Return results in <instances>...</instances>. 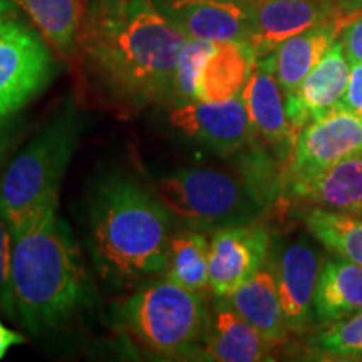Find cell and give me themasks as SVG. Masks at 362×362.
<instances>
[{"instance_id": "cell-24", "label": "cell", "mask_w": 362, "mask_h": 362, "mask_svg": "<svg viewBox=\"0 0 362 362\" xmlns=\"http://www.w3.org/2000/svg\"><path fill=\"white\" fill-rule=\"evenodd\" d=\"M304 221L317 242L362 267V216L312 208L305 214Z\"/></svg>"}, {"instance_id": "cell-16", "label": "cell", "mask_w": 362, "mask_h": 362, "mask_svg": "<svg viewBox=\"0 0 362 362\" xmlns=\"http://www.w3.org/2000/svg\"><path fill=\"white\" fill-rule=\"evenodd\" d=\"M275 344L248 324L226 297H216L208 307L205 339H203V359L220 362H259L272 361Z\"/></svg>"}, {"instance_id": "cell-21", "label": "cell", "mask_w": 362, "mask_h": 362, "mask_svg": "<svg viewBox=\"0 0 362 362\" xmlns=\"http://www.w3.org/2000/svg\"><path fill=\"white\" fill-rule=\"evenodd\" d=\"M312 310L322 324L362 310V267L344 257L325 262L317 280Z\"/></svg>"}, {"instance_id": "cell-7", "label": "cell", "mask_w": 362, "mask_h": 362, "mask_svg": "<svg viewBox=\"0 0 362 362\" xmlns=\"http://www.w3.org/2000/svg\"><path fill=\"white\" fill-rule=\"evenodd\" d=\"M54 76L56 62L40 34L17 19V12L0 19V119L24 110Z\"/></svg>"}, {"instance_id": "cell-14", "label": "cell", "mask_w": 362, "mask_h": 362, "mask_svg": "<svg viewBox=\"0 0 362 362\" xmlns=\"http://www.w3.org/2000/svg\"><path fill=\"white\" fill-rule=\"evenodd\" d=\"M288 332H304L314 315V293L320 274V257L304 238L291 242L272 262Z\"/></svg>"}, {"instance_id": "cell-17", "label": "cell", "mask_w": 362, "mask_h": 362, "mask_svg": "<svg viewBox=\"0 0 362 362\" xmlns=\"http://www.w3.org/2000/svg\"><path fill=\"white\" fill-rule=\"evenodd\" d=\"M284 188L307 205L362 216V151L314 175L287 181Z\"/></svg>"}, {"instance_id": "cell-10", "label": "cell", "mask_w": 362, "mask_h": 362, "mask_svg": "<svg viewBox=\"0 0 362 362\" xmlns=\"http://www.w3.org/2000/svg\"><path fill=\"white\" fill-rule=\"evenodd\" d=\"M240 98L245 104L248 119L259 141L270 149L280 165L287 166L298 133L288 119L285 94L275 76L274 52L257 57Z\"/></svg>"}, {"instance_id": "cell-8", "label": "cell", "mask_w": 362, "mask_h": 362, "mask_svg": "<svg viewBox=\"0 0 362 362\" xmlns=\"http://www.w3.org/2000/svg\"><path fill=\"white\" fill-rule=\"evenodd\" d=\"M166 115L175 131L225 158H233L259 139L240 96L218 103L175 104Z\"/></svg>"}, {"instance_id": "cell-9", "label": "cell", "mask_w": 362, "mask_h": 362, "mask_svg": "<svg viewBox=\"0 0 362 362\" xmlns=\"http://www.w3.org/2000/svg\"><path fill=\"white\" fill-rule=\"evenodd\" d=\"M361 151L362 119L337 104L302 128L291 160L284 168V185L314 175Z\"/></svg>"}, {"instance_id": "cell-27", "label": "cell", "mask_w": 362, "mask_h": 362, "mask_svg": "<svg viewBox=\"0 0 362 362\" xmlns=\"http://www.w3.org/2000/svg\"><path fill=\"white\" fill-rule=\"evenodd\" d=\"M12 232L0 216V314L19 322L12 291Z\"/></svg>"}, {"instance_id": "cell-3", "label": "cell", "mask_w": 362, "mask_h": 362, "mask_svg": "<svg viewBox=\"0 0 362 362\" xmlns=\"http://www.w3.org/2000/svg\"><path fill=\"white\" fill-rule=\"evenodd\" d=\"M12 291L19 322L34 336L56 330L94 300L83 252L57 210L12 232Z\"/></svg>"}, {"instance_id": "cell-25", "label": "cell", "mask_w": 362, "mask_h": 362, "mask_svg": "<svg viewBox=\"0 0 362 362\" xmlns=\"http://www.w3.org/2000/svg\"><path fill=\"white\" fill-rule=\"evenodd\" d=\"M214 45L215 42H210V40L187 37V42L181 47L178 64H176L173 93L175 98L171 106L198 101V81H200V74L206 59L210 57L211 51H214Z\"/></svg>"}, {"instance_id": "cell-22", "label": "cell", "mask_w": 362, "mask_h": 362, "mask_svg": "<svg viewBox=\"0 0 362 362\" xmlns=\"http://www.w3.org/2000/svg\"><path fill=\"white\" fill-rule=\"evenodd\" d=\"M33 19L42 37L61 54L78 49L88 0H13Z\"/></svg>"}, {"instance_id": "cell-5", "label": "cell", "mask_w": 362, "mask_h": 362, "mask_svg": "<svg viewBox=\"0 0 362 362\" xmlns=\"http://www.w3.org/2000/svg\"><path fill=\"white\" fill-rule=\"evenodd\" d=\"M119 322L136 344L163 359L200 357L205 339L206 293L168 277L153 280L121 304Z\"/></svg>"}, {"instance_id": "cell-31", "label": "cell", "mask_w": 362, "mask_h": 362, "mask_svg": "<svg viewBox=\"0 0 362 362\" xmlns=\"http://www.w3.org/2000/svg\"><path fill=\"white\" fill-rule=\"evenodd\" d=\"M25 342V337L22 334L17 332V330L8 329L6 324L0 320V361L7 356V352L12 349V347L21 346V344Z\"/></svg>"}, {"instance_id": "cell-32", "label": "cell", "mask_w": 362, "mask_h": 362, "mask_svg": "<svg viewBox=\"0 0 362 362\" xmlns=\"http://www.w3.org/2000/svg\"><path fill=\"white\" fill-rule=\"evenodd\" d=\"M344 11L349 16L357 17L362 12V0H342Z\"/></svg>"}, {"instance_id": "cell-13", "label": "cell", "mask_w": 362, "mask_h": 362, "mask_svg": "<svg viewBox=\"0 0 362 362\" xmlns=\"http://www.w3.org/2000/svg\"><path fill=\"white\" fill-rule=\"evenodd\" d=\"M354 19L344 11L342 0H255L250 44L260 57L312 27L332 21L351 24Z\"/></svg>"}, {"instance_id": "cell-11", "label": "cell", "mask_w": 362, "mask_h": 362, "mask_svg": "<svg viewBox=\"0 0 362 362\" xmlns=\"http://www.w3.org/2000/svg\"><path fill=\"white\" fill-rule=\"evenodd\" d=\"M181 34L210 42H250L255 0H153Z\"/></svg>"}, {"instance_id": "cell-19", "label": "cell", "mask_w": 362, "mask_h": 362, "mask_svg": "<svg viewBox=\"0 0 362 362\" xmlns=\"http://www.w3.org/2000/svg\"><path fill=\"white\" fill-rule=\"evenodd\" d=\"M226 298L233 309L270 342L285 341L288 329L279 296L277 277L270 260Z\"/></svg>"}, {"instance_id": "cell-6", "label": "cell", "mask_w": 362, "mask_h": 362, "mask_svg": "<svg viewBox=\"0 0 362 362\" xmlns=\"http://www.w3.org/2000/svg\"><path fill=\"white\" fill-rule=\"evenodd\" d=\"M155 192L173 218L205 233L255 223L267 210L238 173L210 166L173 171L156 181Z\"/></svg>"}, {"instance_id": "cell-26", "label": "cell", "mask_w": 362, "mask_h": 362, "mask_svg": "<svg viewBox=\"0 0 362 362\" xmlns=\"http://www.w3.org/2000/svg\"><path fill=\"white\" fill-rule=\"evenodd\" d=\"M315 347L324 354L342 359L362 357V310L332 322L329 329L319 334Z\"/></svg>"}, {"instance_id": "cell-2", "label": "cell", "mask_w": 362, "mask_h": 362, "mask_svg": "<svg viewBox=\"0 0 362 362\" xmlns=\"http://www.w3.org/2000/svg\"><path fill=\"white\" fill-rule=\"evenodd\" d=\"M171 220L141 181L124 173L103 176L89 198V245L101 279L131 287L165 274Z\"/></svg>"}, {"instance_id": "cell-12", "label": "cell", "mask_w": 362, "mask_h": 362, "mask_svg": "<svg viewBox=\"0 0 362 362\" xmlns=\"http://www.w3.org/2000/svg\"><path fill=\"white\" fill-rule=\"evenodd\" d=\"M270 235L264 225L230 226L211 233L208 282L215 297H228L265 265Z\"/></svg>"}, {"instance_id": "cell-15", "label": "cell", "mask_w": 362, "mask_h": 362, "mask_svg": "<svg viewBox=\"0 0 362 362\" xmlns=\"http://www.w3.org/2000/svg\"><path fill=\"white\" fill-rule=\"evenodd\" d=\"M349 74L351 61L346 56L341 39H337L300 86L291 96H285L288 119L298 134L309 121L324 116L341 103L349 83Z\"/></svg>"}, {"instance_id": "cell-23", "label": "cell", "mask_w": 362, "mask_h": 362, "mask_svg": "<svg viewBox=\"0 0 362 362\" xmlns=\"http://www.w3.org/2000/svg\"><path fill=\"white\" fill-rule=\"evenodd\" d=\"M208 257H210V238L205 232L183 228L171 233L168 247V262L165 275L188 291L206 293Z\"/></svg>"}, {"instance_id": "cell-28", "label": "cell", "mask_w": 362, "mask_h": 362, "mask_svg": "<svg viewBox=\"0 0 362 362\" xmlns=\"http://www.w3.org/2000/svg\"><path fill=\"white\" fill-rule=\"evenodd\" d=\"M24 133V124L13 119V116L7 117V119H0V176L6 170L7 163L11 161L12 153L16 151Z\"/></svg>"}, {"instance_id": "cell-29", "label": "cell", "mask_w": 362, "mask_h": 362, "mask_svg": "<svg viewBox=\"0 0 362 362\" xmlns=\"http://www.w3.org/2000/svg\"><path fill=\"white\" fill-rule=\"evenodd\" d=\"M339 104L362 119V62L351 64L349 83Z\"/></svg>"}, {"instance_id": "cell-1", "label": "cell", "mask_w": 362, "mask_h": 362, "mask_svg": "<svg viewBox=\"0 0 362 362\" xmlns=\"http://www.w3.org/2000/svg\"><path fill=\"white\" fill-rule=\"evenodd\" d=\"M187 42L153 0H88L78 51L104 99L126 111L171 106Z\"/></svg>"}, {"instance_id": "cell-20", "label": "cell", "mask_w": 362, "mask_h": 362, "mask_svg": "<svg viewBox=\"0 0 362 362\" xmlns=\"http://www.w3.org/2000/svg\"><path fill=\"white\" fill-rule=\"evenodd\" d=\"M257 57L250 42H215L198 81V101L218 103L238 98Z\"/></svg>"}, {"instance_id": "cell-30", "label": "cell", "mask_w": 362, "mask_h": 362, "mask_svg": "<svg viewBox=\"0 0 362 362\" xmlns=\"http://www.w3.org/2000/svg\"><path fill=\"white\" fill-rule=\"evenodd\" d=\"M341 42L351 64L362 62V12L342 30Z\"/></svg>"}, {"instance_id": "cell-4", "label": "cell", "mask_w": 362, "mask_h": 362, "mask_svg": "<svg viewBox=\"0 0 362 362\" xmlns=\"http://www.w3.org/2000/svg\"><path fill=\"white\" fill-rule=\"evenodd\" d=\"M83 128V116L69 99L7 163L0 176V216L11 232L22 230L45 211L57 210L62 181Z\"/></svg>"}, {"instance_id": "cell-33", "label": "cell", "mask_w": 362, "mask_h": 362, "mask_svg": "<svg viewBox=\"0 0 362 362\" xmlns=\"http://www.w3.org/2000/svg\"><path fill=\"white\" fill-rule=\"evenodd\" d=\"M16 13V2L13 0H0V19Z\"/></svg>"}, {"instance_id": "cell-18", "label": "cell", "mask_w": 362, "mask_h": 362, "mask_svg": "<svg viewBox=\"0 0 362 362\" xmlns=\"http://www.w3.org/2000/svg\"><path fill=\"white\" fill-rule=\"evenodd\" d=\"M347 25L346 21L325 22L285 39L275 47V76L285 96H291L300 86Z\"/></svg>"}]
</instances>
